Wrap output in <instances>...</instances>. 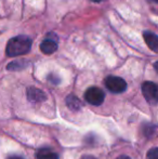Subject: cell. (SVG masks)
<instances>
[{
  "mask_svg": "<svg viewBox=\"0 0 158 159\" xmlns=\"http://www.w3.org/2000/svg\"><path fill=\"white\" fill-rule=\"evenodd\" d=\"M32 49V39L27 36H16L9 40L6 48L8 57H14L28 53Z\"/></svg>",
  "mask_w": 158,
  "mask_h": 159,
  "instance_id": "6da1fadb",
  "label": "cell"
},
{
  "mask_svg": "<svg viewBox=\"0 0 158 159\" xmlns=\"http://www.w3.org/2000/svg\"><path fill=\"white\" fill-rule=\"evenodd\" d=\"M145 100L151 104L158 103V84L152 81H145L141 87Z\"/></svg>",
  "mask_w": 158,
  "mask_h": 159,
  "instance_id": "7a4b0ae2",
  "label": "cell"
},
{
  "mask_svg": "<svg viewBox=\"0 0 158 159\" xmlns=\"http://www.w3.org/2000/svg\"><path fill=\"white\" fill-rule=\"evenodd\" d=\"M105 86L111 92L113 93H122L127 89V82L124 79L116 76H108L105 78Z\"/></svg>",
  "mask_w": 158,
  "mask_h": 159,
  "instance_id": "3957f363",
  "label": "cell"
},
{
  "mask_svg": "<svg viewBox=\"0 0 158 159\" xmlns=\"http://www.w3.org/2000/svg\"><path fill=\"white\" fill-rule=\"evenodd\" d=\"M84 98L88 103H90L91 105H94V106H99L102 103L104 102V98H105V94L104 92L97 87H91L84 93Z\"/></svg>",
  "mask_w": 158,
  "mask_h": 159,
  "instance_id": "277c9868",
  "label": "cell"
},
{
  "mask_svg": "<svg viewBox=\"0 0 158 159\" xmlns=\"http://www.w3.org/2000/svg\"><path fill=\"white\" fill-rule=\"evenodd\" d=\"M56 37L53 38H47L46 40L41 42L40 44V50L44 54H52L57 50V42L55 41Z\"/></svg>",
  "mask_w": 158,
  "mask_h": 159,
  "instance_id": "5b68a950",
  "label": "cell"
},
{
  "mask_svg": "<svg viewBox=\"0 0 158 159\" xmlns=\"http://www.w3.org/2000/svg\"><path fill=\"white\" fill-rule=\"evenodd\" d=\"M27 98L30 102H42L47 98V95L44 94V92L40 89H37L35 87H30L27 89Z\"/></svg>",
  "mask_w": 158,
  "mask_h": 159,
  "instance_id": "8992f818",
  "label": "cell"
},
{
  "mask_svg": "<svg viewBox=\"0 0 158 159\" xmlns=\"http://www.w3.org/2000/svg\"><path fill=\"white\" fill-rule=\"evenodd\" d=\"M143 37L147 47L152 51L158 53V36L152 32H144Z\"/></svg>",
  "mask_w": 158,
  "mask_h": 159,
  "instance_id": "52a82bcc",
  "label": "cell"
},
{
  "mask_svg": "<svg viewBox=\"0 0 158 159\" xmlns=\"http://www.w3.org/2000/svg\"><path fill=\"white\" fill-rule=\"evenodd\" d=\"M37 159H59V155L49 148H41L37 152Z\"/></svg>",
  "mask_w": 158,
  "mask_h": 159,
  "instance_id": "ba28073f",
  "label": "cell"
},
{
  "mask_svg": "<svg viewBox=\"0 0 158 159\" xmlns=\"http://www.w3.org/2000/svg\"><path fill=\"white\" fill-rule=\"evenodd\" d=\"M66 104L72 111H79L81 108V102L77 96L75 95H68L66 98Z\"/></svg>",
  "mask_w": 158,
  "mask_h": 159,
  "instance_id": "9c48e42d",
  "label": "cell"
},
{
  "mask_svg": "<svg viewBox=\"0 0 158 159\" xmlns=\"http://www.w3.org/2000/svg\"><path fill=\"white\" fill-rule=\"evenodd\" d=\"M27 61H14V62H11L10 64L7 66V69L9 70H20V69H23L27 66Z\"/></svg>",
  "mask_w": 158,
  "mask_h": 159,
  "instance_id": "30bf717a",
  "label": "cell"
},
{
  "mask_svg": "<svg viewBox=\"0 0 158 159\" xmlns=\"http://www.w3.org/2000/svg\"><path fill=\"white\" fill-rule=\"evenodd\" d=\"M146 159H158V147L151 148L150 151L147 152Z\"/></svg>",
  "mask_w": 158,
  "mask_h": 159,
  "instance_id": "8fae6325",
  "label": "cell"
},
{
  "mask_svg": "<svg viewBox=\"0 0 158 159\" xmlns=\"http://www.w3.org/2000/svg\"><path fill=\"white\" fill-rule=\"evenodd\" d=\"M48 80L51 82L52 84H60V78L57 77L56 75H54V74H50V75L48 76Z\"/></svg>",
  "mask_w": 158,
  "mask_h": 159,
  "instance_id": "7c38bea8",
  "label": "cell"
},
{
  "mask_svg": "<svg viewBox=\"0 0 158 159\" xmlns=\"http://www.w3.org/2000/svg\"><path fill=\"white\" fill-rule=\"evenodd\" d=\"M116 159H131V158L128 157V156H126V155H122V156H119V157L116 158Z\"/></svg>",
  "mask_w": 158,
  "mask_h": 159,
  "instance_id": "4fadbf2b",
  "label": "cell"
},
{
  "mask_svg": "<svg viewBox=\"0 0 158 159\" xmlns=\"http://www.w3.org/2000/svg\"><path fill=\"white\" fill-rule=\"evenodd\" d=\"M81 159H97V158H94V157H92V156H84Z\"/></svg>",
  "mask_w": 158,
  "mask_h": 159,
  "instance_id": "5bb4252c",
  "label": "cell"
},
{
  "mask_svg": "<svg viewBox=\"0 0 158 159\" xmlns=\"http://www.w3.org/2000/svg\"><path fill=\"white\" fill-rule=\"evenodd\" d=\"M154 68H155V70L158 73V61L157 62H155V64H154Z\"/></svg>",
  "mask_w": 158,
  "mask_h": 159,
  "instance_id": "9a60e30c",
  "label": "cell"
},
{
  "mask_svg": "<svg viewBox=\"0 0 158 159\" xmlns=\"http://www.w3.org/2000/svg\"><path fill=\"white\" fill-rule=\"evenodd\" d=\"M9 159H23L22 157H19V156H12V157H10Z\"/></svg>",
  "mask_w": 158,
  "mask_h": 159,
  "instance_id": "2e32d148",
  "label": "cell"
},
{
  "mask_svg": "<svg viewBox=\"0 0 158 159\" xmlns=\"http://www.w3.org/2000/svg\"><path fill=\"white\" fill-rule=\"evenodd\" d=\"M92 1H94V2H103V1H105V0H92Z\"/></svg>",
  "mask_w": 158,
  "mask_h": 159,
  "instance_id": "e0dca14e",
  "label": "cell"
},
{
  "mask_svg": "<svg viewBox=\"0 0 158 159\" xmlns=\"http://www.w3.org/2000/svg\"><path fill=\"white\" fill-rule=\"evenodd\" d=\"M150 1H152V2H155V3H158V0H150Z\"/></svg>",
  "mask_w": 158,
  "mask_h": 159,
  "instance_id": "ac0fdd59",
  "label": "cell"
}]
</instances>
